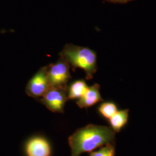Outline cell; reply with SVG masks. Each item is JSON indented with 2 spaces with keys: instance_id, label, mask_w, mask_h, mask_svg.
<instances>
[{
  "instance_id": "8992f818",
  "label": "cell",
  "mask_w": 156,
  "mask_h": 156,
  "mask_svg": "<svg viewBox=\"0 0 156 156\" xmlns=\"http://www.w3.org/2000/svg\"><path fill=\"white\" fill-rule=\"evenodd\" d=\"M26 156H51V146L43 136L36 135L28 139L24 145Z\"/></svg>"
},
{
  "instance_id": "7a4b0ae2",
  "label": "cell",
  "mask_w": 156,
  "mask_h": 156,
  "mask_svg": "<svg viewBox=\"0 0 156 156\" xmlns=\"http://www.w3.org/2000/svg\"><path fill=\"white\" fill-rule=\"evenodd\" d=\"M60 56L73 68L83 69L87 80L91 79L97 69V55L88 48L68 44L64 46Z\"/></svg>"
},
{
  "instance_id": "30bf717a",
  "label": "cell",
  "mask_w": 156,
  "mask_h": 156,
  "mask_svg": "<svg viewBox=\"0 0 156 156\" xmlns=\"http://www.w3.org/2000/svg\"><path fill=\"white\" fill-rule=\"evenodd\" d=\"M98 111L102 117L109 120L118 111V109L115 103L105 102L98 106Z\"/></svg>"
},
{
  "instance_id": "7c38bea8",
  "label": "cell",
  "mask_w": 156,
  "mask_h": 156,
  "mask_svg": "<svg viewBox=\"0 0 156 156\" xmlns=\"http://www.w3.org/2000/svg\"><path fill=\"white\" fill-rule=\"evenodd\" d=\"M108 1L112 2H115V3H126L132 0H108Z\"/></svg>"
},
{
  "instance_id": "52a82bcc",
  "label": "cell",
  "mask_w": 156,
  "mask_h": 156,
  "mask_svg": "<svg viewBox=\"0 0 156 156\" xmlns=\"http://www.w3.org/2000/svg\"><path fill=\"white\" fill-rule=\"evenodd\" d=\"M100 86L95 83L90 86L85 94L76 101V104L80 108H88L101 102L103 99L100 94Z\"/></svg>"
},
{
  "instance_id": "8fae6325",
  "label": "cell",
  "mask_w": 156,
  "mask_h": 156,
  "mask_svg": "<svg viewBox=\"0 0 156 156\" xmlns=\"http://www.w3.org/2000/svg\"><path fill=\"white\" fill-rule=\"evenodd\" d=\"M115 149L112 144L104 146L98 151L91 152L89 156H115Z\"/></svg>"
},
{
  "instance_id": "ba28073f",
  "label": "cell",
  "mask_w": 156,
  "mask_h": 156,
  "mask_svg": "<svg viewBox=\"0 0 156 156\" xmlns=\"http://www.w3.org/2000/svg\"><path fill=\"white\" fill-rule=\"evenodd\" d=\"M89 86L83 79L73 82L67 88L68 100H79L83 95Z\"/></svg>"
},
{
  "instance_id": "277c9868",
  "label": "cell",
  "mask_w": 156,
  "mask_h": 156,
  "mask_svg": "<svg viewBox=\"0 0 156 156\" xmlns=\"http://www.w3.org/2000/svg\"><path fill=\"white\" fill-rule=\"evenodd\" d=\"M49 88L47 68L44 67L39 69L29 80L26 87V93L29 97L39 100Z\"/></svg>"
},
{
  "instance_id": "6da1fadb",
  "label": "cell",
  "mask_w": 156,
  "mask_h": 156,
  "mask_svg": "<svg viewBox=\"0 0 156 156\" xmlns=\"http://www.w3.org/2000/svg\"><path fill=\"white\" fill-rule=\"evenodd\" d=\"M115 137V132L107 126L89 124L79 128L68 138L71 156H80L85 152H91L112 144Z\"/></svg>"
},
{
  "instance_id": "3957f363",
  "label": "cell",
  "mask_w": 156,
  "mask_h": 156,
  "mask_svg": "<svg viewBox=\"0 0 156 156\" xmlns=\"http://www.w3.org/2000/svg\"><path fill=\"white\" fill-rule=\"evenodd\" d=\"M69 64L62 56L55 63L47 66V76L50 87L67 90L71 76Z\"/></svg>"
},
{
  "instance_id": "5b68a950",
  "label": "cell",
  "mask_w": 156,
  "mask_h": 156,
  "mask_svg": "<svg viewBox=\"0 0 156 156\" xmlns=\"http://www.w3.org/2000/svg\"><path fill=\"white\" fill-rule=\"evenodd\" d=\"M68 100L67 90L50 87L39 101L50 111L63 113L65 104Z\"/></svg>"
},
{
  "instance_id": "9c48e42d",
  "label": "cell",
  "mask_w": 156,
  "mask_h": 156,
  "mask_svg": "<svg viewBox=\"0 0 156 156\" xmlns=\"http://www.w3.org/2000/svg\"><path fill=\"white\" fill-rule=\"evenodd\" d=\"M129 117V111L124 109L118 111L109 119L111 128L115 133H119L127 123Z\"/></svg>"
}]
</instances>
